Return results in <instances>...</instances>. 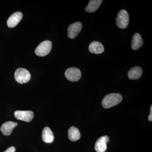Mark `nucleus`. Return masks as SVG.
Wrapping results in <instances>:
<instances>
[{
    "mask_svg": "<svg viewBox=\"0 0 152 152\" xmlns=\"http://www.w3.org/2000/svg\"><path fill=\"white\" fill-rule=\"evenodd\" d=\"M122 99V96L119 94H110L104 97L102 102V105L104 108H110L119 104Z\"/></svg>",
    "mask_w": 152,
    "mask_h": 152,
    "instance_id": "obj_1",
    "label": "nucleus"
},
{
    "mask_svg": "<svg viewBox=\"0 0 152 152\" xmlns=\"http://www.w3.org/2000/svg\"><path fill=\"white\" fill-rule=\"evenodd\" d=\"M31 75L29 72L24 68H18L15 73L16 81L20 84L26 83L30 80Z\"/></svg>",
    "mask_w": 152,
    "mask_h": 152,
    "instance_id": "obj_2",
    "label": "nucleus"
},
{
    "mask_svg": "<svg viewBox=\"0 0 152 152\" xmlns=\"http://www.w3.org/2000/svg\"><path fill=\"white\" fill-rule=\"evenodd\" d=\"M129 21V13L124 10H121L119 12L116 20L117 26L121 29L126 28Z\"/></svg>",
    "mask_w": 152,
    "mask_h": 152,
    "instance_id": "obj_3",
    "label": "nucleus"
},
{
    "mask_svg": "<svg viewBox=\"0 0 152 152\" xmlns=\"http://www.w3.org/2000/svg\"><path fill=\"white\" fill-rule=\"evenodd\" d=\"M52 48V43L50 41H43L37 47L35 50V53L36 54L39 56H45L50 53Z\"/></svg>",
    "mask_w": 152,
    "mask_h": 152,
    "instance_id": "obj_4",
    "label": "nucleus"
},
{
    "mask_svg": "<svg viewBox=\"0 0 152 152\" xmlns=\"http://www.w3.org/2000/svg\"><path fill=\"white\" fill-rule=\"evenodd\" d=\"M65 75L68 80L71 82H77L81 78V72L78 68L71 67L66 70Z\"/></svg>",
    "mask_w": 152,
    "mask_h": 152,
    "instance_id": "obj_5",
    "label": "nucleus"
},
{
    "mask_svg": "<svg viewBox=\"0 0 152 152\" xmlns=\"http://www.w3.org/2000/svg\"><path fill=\"white\" fill-rule=\"evenodd\" d=\"M14 115L18 120L29 122L34 118V114L31 111L17 110L14 113Z\"/></svg>",
    "mask_w": 152,
    "mask_h": 152,
    "instance_id": "obj_6",
    "label": "nucleus"
},
{
    "mask_svg": "<svg viewBox=\"0 0 152 152\" xmlns=\"http://www.w3.org/2000/svg\"><path fill=\"white\" fill-rule=\"evenodd\" d=\"M83 25L80 22H76L69 26L68 27V37L71 39H74L77 36L81 31Z\"/></svg>",
    "mask_w": 152,
    "mask_h": 152,
    "instance_id": "obj_7",
    "label": "nucleus"
},
{
    "mask_svg": "<svg viewBox=\"0 0 152 152\" xmlns=\"http://www.w3.org/2000/svg\"><path fill=\"white\" fill-rule=\"evenodd\" d=\"M110 139L108 136L105 135L101 137L97 140L95 144V148L96 152H105L107 149V143Z\"/></svg>",
    "mask_w": 152,
    "mask_h": 152,
    "instance_id": "obj_8",
    "label": "nucleus"
},
{
    "mask_svg": "<svg viewBox=\"0 0 152 152\" xmlns=\"http://www.w3.org/2000/svg\"><path fill=\"white\" fill-rule=\"evenodd\" d=\"M23 15L20 12H17L11 15L7 21V24L9 28L15 27L20 21Z\"/></svg>",
    "mask_w": 152,
    "mask_h": 152,
    "instance_id": "obj_9",
    "label": "nucleus"
},
{
    "mask_svg": "<svg viewBox=\"0 0 152 152\" xmlns=\"http://www.w3.org/2000/svg\"><path fill=\"white\" fill-rule=\"evenodd\" d=\"M18 124L12 121H7L4 123L1 127V131L3 134L5 136H9L12 133V131L15 127Z\"/></svg>",
    "mask_w": 152,
    "mask_h": 152,
    "instance_id": "obj_10",
    "label": "nucleus"
},
{
    "mask_svg": "<svg viewBox=\"0 0 152 152\" xmlns=\"http://www.w3.org/2000/svg\"><path fill=\"white\" fill-rule=\"evenodd\" d=\"M89 51L92 53L99 54L104 51V47L101 42L97 41L92 42L89 46Z\"/></svg>",
    "mask_w": 152,
    "mask_h": 152,
    "instance_id": "obj_11",
    "label": "nucleus"
},
{
    "mask_svg": "<svg viewBox=\"0 0 152 152\" xmlns=\"http://www.w3.org/2000/svg\"><path fill=\"white\" fill-rule=\"evenodd\" d=\"M142 74V70L139 66L131 68L128 72V77L132 80H138L141 77Z\"/></svg>",
    "mask_w": 152,
    "mask_h": 152,
    "instance_id": "obj_12",
    "label": "nucleus"
},
{
    "mask_svg": "<svg viewBox=\"0 0 152 152\" xmlns=\"http://www.w3.org/2000/svg\"><path fill=\"white\" fill-rule=\"evenodd\" d=\"M42 138L43 141L47 143H50L53 141L54 136L51 130L48 127H46L43 130Z\"/></svg>",
    "mask_w": 152,
    "mask_h": 152,
    "instance_id": "obj_13",
    "label": "nucleus"
},
{
    "mask_svg": "<svg viewBox=\"0 0 152 152\" xmlns=\"http://www.w3.org/2000/svg\"><path fill=\"white\" fill-rule=\"evenodd\" d=\"M143 41L141 36L139 33H136L133 36L132 40V50H138L142 46Z\"/></svg>",
    "mask_w": 152,
    "mask_h": 152,
    "instance_id": "obj_14",
    "label": "nucleus"
},
{
    "mask_svg": "<svg viewBox=\"0 0 152 152\" xmlns=\"http://www.w3.org/2000/svg\"><path fill=\"white\" fill-rule=\"evenodd\" d=\"M102 2V0H91L86 7V11L89 13L95 12L99 9Z\"/></svg>",
    "mask_w": 152,
    "mask_h": 152,
    "instance_id": "obj_15",
    "label": "nucleus"
},
{
    "mask_svg": "<svg viewBox=\"0 0 152 152\" xmlns=\"http://www.w3.org/2000/svg\"><path fill=\"white\" fill-rule=\"evenodd\" d=\"M68 137L72 141H76L80 138V133L77 128L72 126L68 131Z\"/></svg>",
    "mask_w": 152,
    "mask_h": 152,
    "instance_id": "obj_16",
    "label": "nucleus"
},
{
    "mask_svg": "<svg viewBox=\"0 0 152 152\" xmlns=\"http://www.w3.org/2000/svg\"><path fill=\"white\" fill-rule=\"evenodd\" d=\"M15 148L14 147H11L4 152H15Z\"/></svg>",
    "mask_w": 152,
    "mask_h": 152,
    "instance_id": "obj_17",
    "label": "nucleus"
},
{
    "mask_svg": "<svg viewBox=\"0 0 152 152\" xmlns=\"http://www.w3.org/2000/svg\"><path fill=\"white\" fill-rule=\"evenodd\" d=\"M149 121H152V106H151V111H150V114L149 115L148 118Z\"/></svg>",
    "mask_w": 152,
    "mask_h": 152,
    "instance_id": "obj_18",
    "label": "nucleus"
}]
</instances>
